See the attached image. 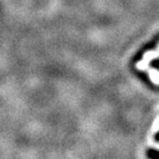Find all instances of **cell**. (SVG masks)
I'll return each mask as SVG.
<instances>
[{
  "instance_id": "6da1fadb",
  "label": "cell",
  "mask_w": 159,
  "mask_h": 159,
  "mask_svg": "<svg viewBox=\"0 0 159 159\" xmlns=\"http://www.w3.org/2000/svg\"><path fill=\"white\" fill-rule=\"evenodd\" d=\"M147 155L149 157H151V158H158L159 157V151H155V150H149L148 151V153Z\"/></svg>"
},
{
  "instance_id": "7a4b0ae2",
  "label": "cell",
  "mask_w": 159,
  "mask_h": 159,
  "mask_svg": "<svg viewBox=\"0 0 159 159\" xmlns=\"http://www.w3.org/2000/svg\"><path fill=\"white\" fill-rule=\"evenodd\" d=\"M155 139H156V141H159V132H158V134H156V136H155Z\"/></svg>"
}]
</instances>
